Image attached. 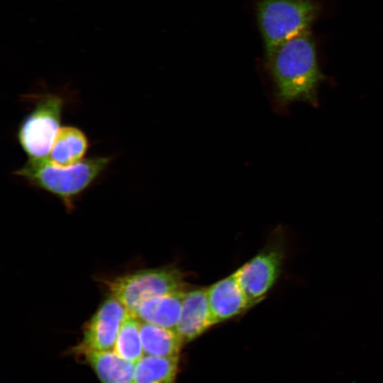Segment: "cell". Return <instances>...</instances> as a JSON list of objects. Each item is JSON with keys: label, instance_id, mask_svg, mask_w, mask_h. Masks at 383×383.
I'll return each mask as SVG.
<instances>
[{"label": "cell", "instance_id": "obj_1", "mask_svg": "<svg viewBox=\"0 0 383 383\" xmlns=\"http://www.w3.org/2000/svg\"><path fill=\"white\" fill-rule=\"evenodd\" d=\"M267 58L280 103L301 101L318 105V90L324 76L309 30L282 44Z\"/></svg>", "mask_w": 383, "mask_h": 383}, {"label": "cell", "instance_id": "obj_2", "mask_svg": "<svg viewBox=\"0 0 383 383\" xmlns=\"http://www.w3.org/2000/svg\"><path fill=\"white\" fill-rule=\"evenodd\" d=\"M111 160L108 157H93L70 167H59L53 165L48 157L28 158L13 174L57 196L70 207L74 199L101 175Z\"/></svg>", "mask_w": 383, "mask_h": 383}, {"label": "cell", "instance_id": "obj_3", "mask_svg": "<svg viewBox=\"0 0 383 383\" xmlns=\"http://www.w3.org/2000/svg\"><path fill=\"white\" fill-rule=\"evenodd\" d=\"M318 11L311 0H260L257 21L267 57L286 41L308 30Z\"/></svg>", "mask_w": 383, "mask_h": 383}, {"label": "cell", "instance_id": "obj_4", "mask_svg": "<svg viewBox=\"0 0 383 383\" xmlns=\"http://www.w3.org/2000/svg\"><path fill=\"white\" fill-rule=\"evenodd\" d=\"M106 284L111 296L133 315L148 299L185 290L181 272L172 267L135 272L108 281Z\"/></svg>", "mask_w": 383, "mask_h": 383}, {"label": "cell", "instance_id": "obj_5", "mask_svg": "<svg viewBox=\"0 0 383 383\" xmlns=\"http://www.w3.org/2000/svg\"><path fill=\"white\" fill-rule=\"evenodd\" d=\"M65 101L54 94L37 97L35 106L20 123L17 139L28 158L48 157L60 128Z\"/></svg>", "mask_w": 383, "mask_h": 383}, {"label": "cell", "instance_id": "obj_6", "mask_svg": "<svg viewBox=\"0 0 383 383\" xmlns=\"http://www.w3.org/2000/svg\"><path fill=\"white\" fill-rule=\"evenodd\" d=\"M285 257L284 238L262 250L235 272L249 307L260 301L278 279Z\"/></svg>", "mask_w": 383, "mask_h": 383}, {"label": "cell", "instance_id": "obj_7", "mask_svg": "<svg viewBox=\"0 0 383 383\" xmlns=\"http://www.w3.org/2000/svg\"><path fill=\"white\" fill-rule=\"evenodd\" d=\"M129 312L113 296L106 299L86 324L81 341L72 348L76 357L91 352L112 350Z\"/></svg>", "mask_w": 383, "mask_h": 383}, {"label": "cell", "instance_id": "obj_8", "mask_svg": "<svg viewBox=\"0 0 383 383\" xmlns=\"http://www.w3.org/2000/svg\"><path fill=\"white\" fill-rule=\"evenodd\" d=\"M215 324L206 289L186 290L181 317L175 328L184 343L193 340Z\"/></svg>", "mask_w": 383, "mask_h": 383}, {"label": "cell", "instance_id": "obj_9", "mask_svg": "<svg viewBox=\"0 0 383 383\" xmlns=\"http://www.w3.org/2000/svg\"><path fill=\"white\" fill-rule=\"evenodd\" d=\"M206 292L216 324L235 317L250 308L236 272L206 288Z\"/></svg>", "mask_w": 383, "mask_h": 383}, {"label": "cell", "instance_id": "obj_10", "mask_svg": "<svg viewBox=\"0 0 383 383\" xmlns=\"http://www.w3.org/2000/svg\"><path fill=\"white\" fill-rule=\"evenodd\" d=\"M185 291L148 299L141 304L134 316L142 322L175 330L181 317Z\"/></svg>", "mask_w": 383, "mask_h": 383}, {"label": "cell", "instance_id": "obj_11", "mask_svg": "<svg viewBox=\"0 0 383 383\" xmlns=\"http://www.w3.org/2000/svg\"><path fill=\"white\" fill-rule=\"evenodd\" d=\"M77 357L90 367L101 383H133L136 362L120 357L113 350L87 353Z\"/></svg>", "mask_w": 383, "mask_h": 383}, {"label": "cell", "instance_id": "obj_12", "mask_svg": "<svg viewBox=\"0 0 383 383\" xmlns=\"http://www.w3.org/2000/svg\"><path fill=\"white\" fill-rule=\"evenodd\" d=\"M89 147L86 135L74 126L60 127L48 156L59 167H70L81 162Z\"/></svg>", "mask_w": 383, "mask_h": 383}, {"label": "cell", "instance_id": "obj_13", "mask_svg": "<svg viewBox=\"0 0 383 383\" xmlns=\"http://www.w3.org/2000/svg\"><path fill=\"white\" fill-rule=\"evenodd\" d=\"M140 333L145 355L179 357L184 341L176 330L140 321Z\"/></svg>", "mask_w": 383, "mask_h": 383}, {"label": "cell", "instance_id": "obj_14", "mask_svg": "<svg viewBox=\"0 0 383 383\" xmlns=\"http://www.w3.org/2000/svg\"><path fill=\"white\" fill-rule=\"evenodd\" d=\"M179 357L144 355L135 363L133 383H174Z\"/></svg>", "mask_w": 383, "mask_h": 383}, {"label": "cell", "instance_id": "obj_15", "mask_svg": "<svg viewBox=\"0 0 383 383\" xmlns=\"http://www.w3.org/2000/svg\"><path fill=\"white\" fill-rule=\"evenodd\" d=\"M140 321L129 313L119 331L113 351L120 357L133 362L144 355L140 333Z\"/></svg>", "mask_w": 383, "mask_h": 383}]
</instances>
